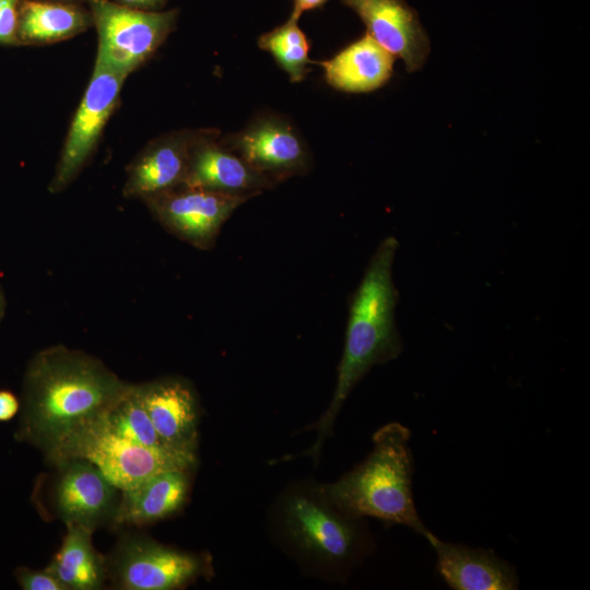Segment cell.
<instances>
[{
  "label": "cell",
  "mask_w": 590,
  "mask_h": 590,
  "mask_svg": "<svg viewBox=\"0 0 590 590\" xmlns=\"http://www.w3.org/2000/svg\"><path fill=\"white\" fill-rule=\"evenodd\" d=\"M49 1L70 2V1H73V0H49Z\"/></svg>",
  "instance_id": "obj_29"
},
{
  "label": "cell",
  "mask_w": 590,
  "mask_h": 590,
  "mask_svg": "<svg viewBox=\"0 0 590 590\" xmlns=\"http://www.w3.org/2000/svg\"><path fill=\"white\" fill-rule=\"evenodd\" d=\"M142 404L163 442L170 449L196 455L198 402L190 385L165 378L138 385Z\"/></svg>",
  "instance_id": "obj_13"
},
{
  "label": "cell",
  "mask_w": 590,
  "mask_h": 590,
  "mask_svg": "<svg viewBox=\"0 0 590 590\" xmlns=\"http://www.w3.org/2000/svg\"><path fill=\"white\" fill-rule=\"evenodd\" d=\"M399 241L387 236L373 253L364 275L349 300V318L335 388L330 404L317 424L318 436L306 452L317 456L331 434L335 417L356 384L376 365L402 352L396 323L399 292L392 268Z\"/></svg>",
  "instance_id": "obj_2"
},
{
  "label": "cell",
  "mask_w": 590,
  "mask_h": 590,
  "mask_svg": "<svg viewBox=\"0 0 590 590\" xmlns=\"http://www.w3.org/2000/svg\"><path fill=\"white\" fill-rule=\"evenodd\" d=\"M366 26V33L409 72L420 70L429 54V38L417 12L405 0H341Z\"/></svg>",
  "instance_id": "obj_10"
},
{
  "label": "cell",
  "mask_w": 590,
  "mask_h": 590,
  "mask_svg": "<svg viewBox=\"0 0 590 590\" xmlns=\"http://www.w3.org/2000/svg\"><path fill=\"white\" fill-rule=\"evenodd\" d=\"M81 458L95 464L120 492L168 470H188L197 458L175 451L153 449L117 436L98 418L78 433L54 458L56 462Z\"/></svg>",
  "instance_id": "obj_5"
},
{
  "label": "cell",
  "mask_w": 590,
  "mask_h": 590,
  "mask_svg": "<svg viewBox=\"0 0 590 590\" xmlns=\"http://www.w3.org/2000/svg\"><path fill=\"white\" fill-rule=\"evenodd\" d=\"M115 581L127 590H169L206 574L208 560L143 536L122 540L111 562Z\"/></svg>",
  "instance_id": "obj_8"
},
{
  "label": "cell",
  "mask_w": 590,
  "mask_h": 590,
  "mask_svg": "<svg viewBox=\"0 0 590 590\" xmlns=\"http://www.w3.org/2000/svg\"><path fill=\"white\" fill-rule=\"evenodd\" d=\"M217 137L215 130L200 131L182 185L249 199L274 187Z\"/></svg>",
  "instance_id": "obj_11"
},
{
  "label": "cell",
  "mask_w": 590,
  "mask_h": 590,
  "mask_svg": "<svg viewBox=\"0 0 590 590\" xmlns=\"http://www.w3.org/2000/svg\"><path fill=\"white\" fill-rule=\"evenodd\" d=\"M126 75L95 66L70 126L48 190H64L80 174L101 138L120 95Z\"/></svg>",
  "instance_id": "obj_7"
},
{
  "label": "cell",
  "mask_w": 590,
  "mask_h": 590,
  "mask_svg": "<svg viewBox=\"0 0 590 590\" xmlns=\"http://www.w3.org/2000/svg\"><path fill=\"white\" fill-rule=\"evenodd\" d=\"M4 309H5V299H4V295L0 285V322L4 316Z\"/></svg>",
  "instance_id": "obj_28"
},
{
  "label": "cell",
  "mask_w": 590,
  "mask_h": 590,
  "mask_svg": "<svg viewBox=\"0 0 590 590\" xmlns=\"http://www.w3.org/2000/svg\"><path fill=\"white\" fill-rule=\"evenodd\" d=\"M98 421L111 433L131 442L153 449L179 452L168 448L157 435L142 404L138 385H130L126 392L99 416Z\"/></svg>",
  "instance_id": "obj_21"
},
{
  "label": "cell",
  "mask_w": 590,
  "mask_h": 590,
  "mask_svg": "<svg viewBox=\"0 0 590 590\" xmlns=\"http://www.w3.org/2000/svg\"><path fill=\"white\" fill-rule=\"evenodd\" d=\"M222 142L274 185L305 174L310 167L304 141L285 119L278 116L258 117Z\"/></svg>",
  "instance_id": "obj_9"
},
{
  "label": "cell",
  "mask_w": 590,
  "mask_h": 590,
  "mask_svg": "<svg viewBox=\"0 0 590 590\" xmlns=\"http://www.w3.org/2000/svg\"><path fill=\"white\" fill-rule=\"evenodd\" d=\"M20 409L19 399L9 390H0V422L12 420Z\"/></svg>",
  "instance_id": "obj_25"
},
{
  "label": "cell",
  "mask_w": 590,
  "mask_h": 590,
  "mask_svg": "<svg viewBox=\"0 0 590 590\" xmlns=\"http://www.w3.org/2000/svg\"><path fill=\"white\" fill-rule=\"evenodd\" d=\"M436 554V568L455 590H515L518 575L512 565L491 550L440 540L430 531L424 536Z\"/></svg>",
  "instance_id": "obj_15"
},
{
  "label": "cell",
  "mask_w": 590,
  "mask_h": 590,
  "mask_svg": "<svg viewBox=\"0 0 590 590\" xmlns=\"http://www.w3.org/2000/svg\"><path fill=\"white\" fill-rule=\"evenodd\" d=\"M91 13L60 1L22 0L17 16V40L23 44H49L85 31Z\"/></svg>",
  "instance_id": "obj_19"
},
{
  "label": "cell",
  "mask_w": 590,
  "mask_h": 590,
  "mask_svg": "<svg viewBox=\"0 0 590 590\" xmlns=\"http://www.w3.org/2000/svg\"><path fill=\"white\" fill-rule=\"evenodd\" d=\"M329 0H293L291 17L298 20L302 13L318 9Z\"/></svg>",
  "instance_id": "obj_26"
},
{
  "label": "cell",
  "mask_w": 590,
  "mask_h": 590,
  "mask_svg": "<svg viewBox=\"0 0 590 590\" xmlns=\"http://www.w3.org/2000/svg\"><path fill=\"white\" fill-rule=\"evenodd\" d=\"M98 35L95 66L128 76L173 31L178 12L140 10L110 0H87Z\"/></svg>",
  "instance_id": "obj_4"
},
{
  "label": "cell",
  "mask_w": 590,
  "mask_h": 590,
  "mask_svg": "<svg viewBox=\"0 0 590 590\" xmlns=\"http://www.w3.org/2000/svg\"><path fill=\"white\" fill-rule=\"evenodd\" d=\"M247 200L180 185L143 201L169 234L197 249L210 250L224 223Z\"/></svg>",
  "instance_id": "obj_6"
},
{
  "label": "cell",
  "mask_w": 590,
  "mask_h": 590,
  "mask_svg": "<svg viewBox=\"0 0 590 590\" xmlns=\"http://www.w3.org/2000/svg\"><path fill=\"white\" fill-rule=\"evenodd\" d=\"M286 523L291 536L303 550L329 560L347 559L358 542L357 532L349 521L307 498L290 500Z\"/></svg>",
  "instance_id": "obj_16"
},
{
  "label": "cell",
  "mask_w": 590,
  "mask_h": 590,
  "mask_svg": "<svg viewBox=\"0 0 590 590\" xmlns=\"http://www.w3.org/2000/svg\"><path fill=\"white\" fill-rule=\"evenodd\" d=\"M115 2L140 10H149L161 8L166 0H115Z\"/></svg>",
  "instance_id": "obj_27"
},
{
  "label": "cell",
  "mask_w": 590,
  "mask_h": 590,
  "mask_svg": "<svg viewBox=\"0 0 590 590\" xmlns=\"http://www.w3.org/2000/svg\"><path fill=\"white\" fill-rule=\"evenodd\" d=\"M22 0H0V44H17V16Z\"/></svg>",
  "instance_id": "obj_24"
},
{
  "label": "cell",
  "mask_w": 590,
  "mask_h": 590,
  "mask_svg": "<svg viewBox=\"0 0 590 590\" xmlns=\"http://www.w3.org/2000/svg\"><path fill=\"white\" fill-rule=\"evenodd\" d=\"M298 20H288L259 37V47L267 50L288 74L292 82H300L309 71V43L298 26Z\"/></svg>",
  "instance_id": "obj_22"
},
{
  "label": "cell",
  "mask_w": 590,
  "mask_h": 590,
  "mask_svg": "<svg viewBox=\"0 0 590 590\" xmlns=\"http://www.w3.org/2000/svg\"><path fill=\"white\" fill-rule=\"evenodd\" d=\"M410 430L389 423L373 437L367 458L339 481L319 493L350 517H373L405 526L425 536L429 530L416 510L412 493L413 457Z\"/></svg>",
  "instance_id": "obj_3"
},
{
  "label": "cell",
  "mask_w": 590,
  "mask_h": 590,
  "mask_svg": "<svg viewBox=\"0 0 590 590\" xmlns=\"http://www.w3.org/2000/svg\"><path fill=\"white\" fill-rule=\"evenodd\" d=\"M199 133L180 131L150 143L129 165L123 196L144 200L182 185Z\"/></svg>",
  "instance_id": "obj_14"
},
{
  "label": "cell",
  "mask_w": 590,
  "mask_h": 590,
  "mask_svg": "<svg viewBox=\"0 0 590 590\" xmlns=\"http://www.w3.org/2000/svg\"><path fill=\"white\" fill-rule=\"evenodd\" d=\"M20 587L24 590H64L59 580L48 570H32L21 567L15 573Z\"/></svg>",
  "instance_id": "obj_23"
},
{
  "label": "cell",
  "mask_w": 590,
  "mask_h": 590,
  "mask_svg": "<svg viewBox=\"0 0 590 590\" xmlns=\"http://www.w3.org/2000/svg\"><path fill=\"white\" fill-rule=\"evenodd\" d=\"M67 534L59 552L48 569L64 587L72 590L102 588L106 577V565L92 543V530L66 523Z\"/></svg>",
  "instance_id": "obj_20"
},
{
  "label": "cell",
  "mask_w": 590,
  "mask_h": 590,
  "mask_svg": "<svg viewBox=\"0 0 590 590\" xmlns=\"http://www.w3.org/2000/svg\"><path fill=\"white\" fill-rule=\"evenodd\" d=\"M188 470H168L123 491L115 521L143 524L163 519L178 510L186 500Z\"/></svg>",
  "instance_id": "obj_18"
},
{
  "label": "cell",
  "mask_w": 590,
  "mask_h": 590,
  "mask_svg": "<svg viewBox=\"0 0 590 590\" xmlns=\"http://www.w3.org/2000/svg\"><path fill=\"white\" fill-rule=\"evenodd\" d=\"M60 475L55 488L58 515L66 523L90 530L115 520L119 500L115 487L92 462L70 458L57 462Z\"/></svg>",
  "instance_id": "obj_12"
},
{
  "label": "cell",
  "mask_w": 590,
  "mask_h": 590,
  "mask_svg": "<svg viewBox=\"0 0 590 590\" xmlns=\"http://www.w3.org/2000/svg\"><path fill=\"white\" fill-rule=\"evenodd\" d=\"M129 386L85 352L64 345L44 349L25 370L17 437L52 459Z\"/></svg>",
  "instance_id": "obj_1"
},
{
  "label": "cell",
  "mask_w": 590,
  "mask_h": 590,
  "mask_svg": "<svg viewBox=\"0 0 590 590\" xmlns=\"http://www.w3.org/2000/svg\"><path fill=\"white\" fill-rule=\"evenodd\" d=\"M394 57L367 33L334 57L321 61L327 83L345 93H369L384 86L393 72Z\"/></svg>",
  "instance_id": "obj_17"
}]
</instances>
